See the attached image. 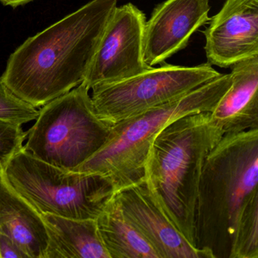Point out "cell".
I'll list each match as a JSON object with an SVG mask.
<instances>
[{
  "label": "cell",
  "instance_id": "cell-1",
  "mask_svg": "<svg viewBox=\"0 0 258 258\" xmlns=\"http://www.w3.org/2000/svg\"><path fill=\"white\" fill-rule=\"evenodd\" d=\"M258 128L223 135L199 182L196 247L208 258H258Z\"/></svg>",
  "mask_w": 258,
  "mask_h": 258
},
{
  "label": "cell",
  "instance_id": "cell-2",
  "mask_svg": "<svg viewBox=\"0 0 258 258\" xmlns=\"http://www.w3.org/2000/svg\"><path fill=\"white\" fill-rule=\"evenodd\" d=\"M117 0H92L25 40L9 58L1 77L36 108L83 84Z\"/></svg>",
  "mask_w": 258,
  "mask_h": 258
},
{
  "label": "cell",
  "instance_id": "cell-3",
  "mask_svg": "<svg viewBox=\"0 0 258 258\" xmlns=\"http://www.w3.org/2000/svg\"><path fill=\"white\" fill-rule=\"evenodd\" d=\"M223 135L211 112L183 116L158 133L146 158L145 178L157 203L195 247V212L204 164Z\"/></svg>",
  "mask_w": 258,
  "mask_h": 258
},
{
  "label": "cell",
  "instance_id": "cell-4",
  "mask_svg": "<svg viewBox=\"0 0 258 258\" xmlns=\"http://www.w3.org/2000/svg\"><path fill=\"white\" fill-rule=\"evenodd\" d=\"M231 84V74H220L167 103L113 125L106 143L74 171L105 176L115 193L141 180L149 149L158 133L183 116L211 112Z\"/></svg>",
  "mask_w": 258,
  "mask_h": 258
},
{
  "label": "cell",
  "instance_id": "cell-5",
  "mask_svg": "<svg viewBox=\"0 0 258 258\" xmlns=\"http://www.w3.org/2000/svg\"><path fill=\"white\" fill-rule=\"evenodd\" d=\"M3 173L10 185L40 214L96 220L115 194L105 176L59 168L24 148L9 161Z\"/></svg>",
  "mask_w": 258,
  "mask_h": 258
},
{
  "label": "cell",
  "instance_id": "cell-6",
  "mask_svg": "<svg viewBox=\"0 0 258 258\" xmlns=\"http://www.w3.org/2000/svg\"><path fill=\"white\" fill-rule=\"evenodd\" d=\"M89 91L81 84L42 106L24 149L44 162L73 171L93 156L106 143L111 126L98 117Z\"/></svg>",
  "mask_w": 258,
  "mask_h": 258
},
{
  "label": "cell",
  "instance_id": "cell-7",
  "mask_svg": "<svg viewBox=\"0 0 258 258\" xmlns=\"http://www.w3.org/2000/svg\"><path fill=\"white\" fill-rule=\"evenodd\" d=\"M220 75L209 63L185 67L164 62L142 73L92 87L98 117L109 126L167 103Z\"/></svg>",
  "mask_w": 258,
  "mask_h": 258
},
{
  "label": "cell",
  "instance_id": "cell-8",
  "mask_svg": "<svg viewBox=\"0 0 258 258\" xmlns=\"http://www.w3.org/2000/svg\"><path fill=\"white\" fill-rule=\"evenodd\" d=\"M146 22L145 13L131 3L116 7L83 82L86 87L91 90L96 84L126 79L151 67L144 59Z\"/></svg>",
  "mask_w": 258,
  "mask_h": 258
},
{
  "label": "cell",
  "instance_id": "cell-9",
  "mask_svg": "<svg viewBox=\"0 0 258 258\" xmlns=\"http://www.w3.org/2000/svg\"><path fill=\"white\" fill-rule=\"evenodd\" d=\"M210 0H166L145 24L143 50L151 67L165 62L188 46L191 36L209 22Z\"/></svg>",
  "mask_w": 258,
  "mask_h": 258
},
{
  "label": "cell",
  "instance_id": "cell-10",
  "mask_svg": "<svg viewBox=\"0 0 258 258\" xmlns=\"http://www.w3.org/2000/svg\"><path fill=\"white\" fill-rule=\"evenodd\" d=\"M208 63L227 69L258 55V0H226L203 32Z\"/></svg>",
  "mask_w": 258,
  "mask_h": 258
},
{
  "label": "cell",
  "instance_id": "cell-11",
  "mask_svg": "<svg viewBox=\"0 0 258 258\" xmlns=\"http://www.w3.org/2000/svg\"><path fill=\"white\" fill-rule=\"evenodd\" d=\"M115 195L123 214L150 243L159 258H208L170 222L157 203L145 176Z\"/></svg>",
  "mask_w": 258,
  "mask_h": 258
},
{
  "label": "cell",
  "instance_id": "cell-12",
  "mask_svg": "<svg viewBox=\"0 0 258 258\" xmlns=\"http://www.w3.org/2000/svg\"><path fill=\"white\" fill-rule=\"evenodd\" d=\"M230 68L232 84L211 112L224 135L258 128V55Z\"/></svg>",
  "mask_w": 258,
  "mask_h": 258
},
{
  "label": "cell",
  "instance_id": "cell-13",
  "mask_svg": "<svg viewBox=\"0 0 258 258\" xmlns=\"http://www.w3.org/2000/svg\"><path fill=\"white\" fill-rule=\"evenodd\" d=\"M0 232L13 238L30 258H45L48 234L42 214L10 185L3 170H0Z\"/></svg>",
  "mask_w": 258,
  "mask_h": 258
},
{
  "label": "cell",
  "instance_id": "cell-14",
  "mask_svg": "<svg viewBox=\"0 0 258 258\" xmlns=\"http://www.w3.org/2000/svg\"><path fill=\"white\" fill-rule=\"evenodd\" d=\"M48 234L45 258H110L96 220L42 214Z\"/></svg>",
  "mask_w": 258,
  "mask_h": 258
},
{
  "label": "cell",
  "instance_id": "cell-15",
  "mask_svg": "<svg viewBox=\"0 0 258 258\" xmlns=\"http://www.w3.org/2000/svg\"><path fill=\"white\" fill-rule=\"evenodd\" d=\"M96 220L110 258H159L150 243L123 214L115 194Z\"/></svg>",
  "mask_w": 258,
  "mask_h": 258
},
{
  "label": "cell",
  "instance_id": "cell-16",
  "mask_svg": "<svg viewBox=\"0 0 258 258\" xmlns=\"http://www.w3.org/2000/svg\"><path fill=\"white\" fill-rule=\"evenodd\" d=\"M40 110L16 96L0 78V120L22 126L35 120Z\"/></svg>",
  "mask_w": 258,
  "mask_h": 258
},
{
  "label": "cell",
  "instance_id": "cell-17",
  "mask_svg": "<svg viewBox=\"0 0 258 258\" xmlns=\"http://www.w3.org/2000/svg\"><path fill=\"white\" fill-rule=\"evenodd\" d=\"M27 136L22 126L0 120V170L23 148Z\"/></svg>",
  "mask_w": 258,
  "mask_h": 258
},
{
  "label": "cell",
  "instance_id": "cell-18",
  "mask_svg": "<svg viewBox=\"0 0 258 258\" xmlns=\"http://www.w3.org/2000/svg\"><path fill=\"white\" fill-rule=\"evenodd\" d=\"M0 258H30V256L13 238L0 232Z\"/></svg>",
  "mask_w": 258,
  "mask_h": 258
},
{
  "label": "cell",
  "instance_id": "cell-19",
  "mask_svg": "<svg viewBox=\"0 0 258 258\" xmlns=\"http://www.w3.org/2000/svg\"><path fill=\"white\" fill-rule=\"evenodd\" d=\"M31 1L33 0H0V2L2 3L4 6H10L14 8L19 6L25 5Z\"/></svg>",
  "mask_w": 258,
  "mask_h": 258
}]
</instances>
